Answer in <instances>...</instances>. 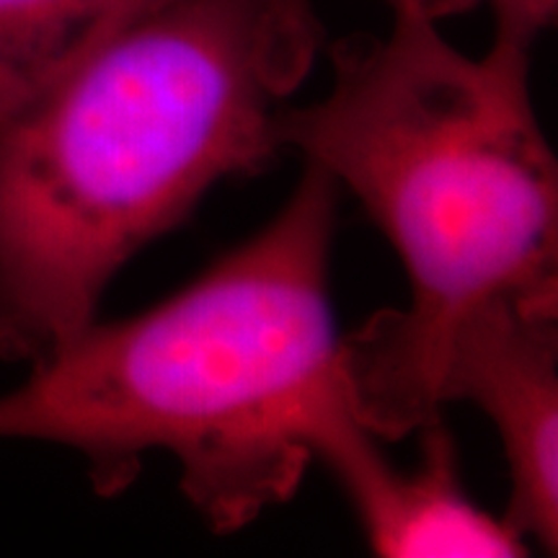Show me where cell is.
<instances>
[{
	"instance_id": "cell-4",
	"label": "cell",
	"mask_w": 558,
	"mask_h": 558,
	"mask_svg": "<svg viewBox=\"0 0 558 558\" xmlns=\"http://www.w3.org/2000/svg\"><path fill=\"white\" fill-rule=\"evenodd\" d=\"M437 399L492 418L509 469L505 522L556 554L558 295L499 298L465 318L442 352Z\"/></svg>"
},
{
	"instance_id": "cell-3",
	"label": "cell",
	"mask_w": 558,
	"mask_h": 558,
	"mask_svg": "<svg viewBox=\"0 0 558 558\" xmlns=\"http://www.w3.org/2000/svg\"><path fill=\"white\" fill-rule=\"evenodd\" d=\"M337 197L305 163L277 218L186 288L32 362L0 396V439L81 452L114 488L145 452H169L220 533L290 499L313 460V411L349 383L329 298Z\"/></svg>"
},
{
	"instance_id": "cell-6",
	"label": "cell",
	"mask_w": 558,
	"mask_h": 558,
	"mask_svg": "<svg viewBox=\"0 0 558 558\" xmlns=\"http://www.w3.org/2000/svg\"><path fill=\"white\" fill-rule=\"evenodd\" d=\"M158 0H0V124Z\"/></svg>"
},
{
	"instance_id": "cell-8",
	"label": "cell",
	"mask_w": 558,
	"mask_h": 558,
	"mask_svg": "<svg viewBox=\"0 0 558 558\" xmlns=\"http://www.w3.org/2000/svg\"><path fill=\"white\" fill-rule=\"evenodd\" d=\"M393 5V16H414V19H427L437 21L452 13H463L478 5L476 0H388Z\"/></svg>"
},
{
	"instance_id": "cell-7",
	"label": "cell",
	"mask_w": 558,
	"mask_h": 558,
	"mask_svg": "<svg viewBox=\"0 0 558 558\" xmlns=\"http://www.w3.org/2000/svg\"><path fill=\"white\" fill-rule=\"evenodd\" d=\"M484 3V0H476ZM497 16L499 37L520 39L533 45L543 29H548L556 19L558 0H486Z\"/></svg>"
},
{
	"instance_id": "cell-1",
	"label": "cell",
	"mask_w": 558,
	"mask_h": 558,
	"mask_svg": "<svg viewBox=\"0 0 558 558\" xmlns=\"http://www.w3.org/2000/svg\"><path fill=\"white\" fill-rule=\"evenodd\" d=\"M320 37L313 0H158L0 124V357L73 339L137 251L277 156Z\"/></svg>"
},
{
	"instance_id": "cell-2",
	"label": "cell",
	"mask_w": 558,
	"mask_h": 558,
	"mask_svg": "<svg viewBox=\"0 0 558 558\" xmlns=\"http://www.w3.org/2000/svg\"><path fill=\"white\" fill-rule=\"evenodd\" d=\"M527 41L494 34L469 58L435 21L333 47L324 99L282 107L298 150L360 199L409 279V305L344 341L354 409L378 439L442 418L437 375L452 331L509 295H558V163L530 99Z\"/></svg>"
},
{
	"instance_id": "cell-5",
	"label": "cell",
	"mask_w": 558,
	"mask_h": 558,
	"mask_svg": "<svg viewBox=\"0 0 558 558\" xmlns=\"http://www.w3.org/2000/svg\"><path fill=\"white\" fill-rule=\"evenodd\" d=\"M414 469L390 463L378 435L354 409L349 383L318 403L308 424L311 458H318L344 488L375 556H527L505 518L481 509L460 484L456 442L442 418L418 429Z\"/></svg>"
}]
</instances>
